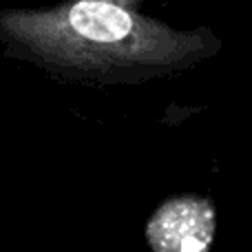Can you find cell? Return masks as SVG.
<instances>
[{
	"label": "cell",
	"mask_w": 252,
	"mask_h": 252,
	"mask_svg": "<svg viewBox=\"0 0 252 252\" xmlns=\"http://www.w3.org/2000/svg\"><path fill=\"white\" fill-rule=\"evenodd\" d=\"M144 0H64L4 9L0 40L9 58L73 82L142 84L217 56L210 29L184 31L142 11Z\"/></svg>",
	"instance_id": "obj_1"
},
{
	"label": "cell",
	"mask_w": 252,
	"mask_h": 252,
	"mask_svg": "<svg viewBox=\"0 0 252 252\" xmlns=\"http://www.w3.org/2000/svg\"><path fill=\"white\" fill-rule=\"evenodd\" d=\"M215 235V201L192 192L164 199L144 226V237L151 252H210Z\"/></svg>",
	"instance_id": "obj_2"
}]
</instances>
